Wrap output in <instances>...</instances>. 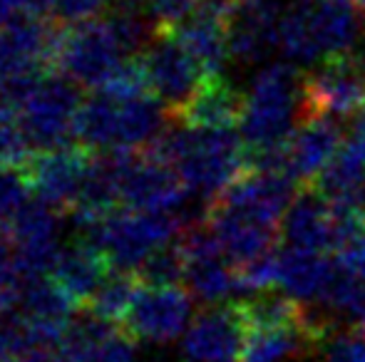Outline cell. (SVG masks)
<instances>
[{"instance_id":"1","label":"cell","mask_w":365,"mask_h":362,"mask_svg":"<svg viewBox=\"0 0 365 362\" xmlns=\"http://www.w3.org/2000/svg\"><path fill=\"white\" fill-rule=\"evenodd\" d=\"M167 115L159 97L149 95L140 60H130L105 87L82 102L77 139L102 154L152 149L167 132Z\"/></svg>"},{"instance_id":"2","label":"cell","mask_w":365,"mask_h":362,"mask_svg":"<svg viewBox=\"0 0 365 362\" xmlns=\"http://www.w3.org/2000/svg\"><path fill=\"white\" fill-rule=\"evenodd\" d=\"M167 159L187 183L197 201L212 203L249 169V149L234 129H209V127L182 124L167 129L152 147Z\"/></svg>"},{"instance_id":"3","label":"cell","mask_w":365,"mask_h":362,"mask_svg":"<svg viewBox=\"0 0 365 362\" xmlns=\"http://www.w3.org/2000/svg\"><path fill=\"white\" fill-rule=\"evenodd\" d=\"M303 122V80L293 63H271L251 80L239 129L246 149H271L289 142Z\"/></svg>"},{"instance_id":"4","label":"cell","mask_w":365,"mask_h":362,"mask_svg":"<svg viewBox=\"0 0 365 362\" xmlns=\"http://www.w3.org/2000/svg\"><path fill=\"white\" fill-rule=\"evenodd\" d=\"M5 105L13 112L28 149H60L77 137L82 102L73 80L40 73L10 90Z\"/></svg>"},{"instance_id":"5","label":"cell","mask_w":365,"mask_h":362,"mask_svg":"<svg viewBox=\"0 0 365 362\" xmlns=\"http://www.w3.org/2000/svg\"><path fill=\"white\" fill-rule=\"evenodd\" d=\"M361 38V18L346 3L293 0L279 25V50L298 65L351 53Z\"/></svg>"},{"instance_id":"6","label":"cell","mask_w":365,"mask_h":362,"mask_svg":"<svg viewBox=\"0 0 365 362\" xmlns=\"http://www.w3.org/2000/svg\"><path fill=\"white\" fill-rule=\"evenodd\" d=\"M82 241L92 243L117 271L135 273L157 248L174 241L184 228L177 213H149L135 208H112L90 221L77 223Z\"/></svg>"},{"instance_id":"7","label":"cell","mask_w":365,"mask_h":362,"mask_svg":"<svg viewBox=\"0 0 365 362\" xmlns=\"http://www.w3.org/2000/svg\"><path fill=\"white\" fill-rule=\"evenodd\" d=\"M117 191L127 208L149 213H177L189 206V188L179 171L152 149L112 154ZM184 223V221H182Z\"/></svg>"},{"instance_id":"8","label":"cell","mask_w":365,"mask_h":362,"mask_svg":"<svg viewBox=\"0 0 365 362\" xmlns=\"http://www.w3.org/2000/svg\"><path fill=\"white\" fill-rule=\"evenodd\" d=\"M132 55L122 45L110 20H90L73 25L68 33L60 35L55 63L68 80L82 87H105Z\"/></svg>"},{"instance_id":"9","label":"cell","mask_w":365,"mask_h":362,"mask_svg":"<svg viewBox=\"0 0 365 362\" xmlns=\"http://www.w3.org/2000/svg\"><path fill=\"white\" fill-rule=\"evenodd\" d=\"M365 110V60L353 53L326 58L303 80V119H348Z\"/></svg>"},{"instance_id":"10","label":"cell","mask_w":365,"mask_h":362,"mask_svg":"<svg viewBox=\"0 0 365 362\" xmlns=\"http://www.w3.org/2000/svg\"><path fill=\"white\" fill-rule=\"evenodd\" d=\"M140 63L145 68L152 95L159 97L174 117L192 102V97L207 80L204 70L172 30H162L152 40V45L142 53Z\"/></svg>"},{"instance_id":"11","label":"cell","mask_w":365,"mask_h":362,"mask_svg":"<svg viewBox=\"0 0 365 362\" xmlns=\"http://www.w3.org/2000/svg\"><path fill=\"white\" fill-rule=\"evenodd\" d=\"M60 35L40 18H20L0 28V97L43 73L55 60Z\"/></svg>"},{"instance_id":"12","label":"cell","mask_w":365,"mask_h":362,"mask_svg":"<svg viewBox=\"0 0 365 362\" xmlns=\"http://www.w3.org/2000/svg\"><path fill=\"white\" fill-rule=\"evenodd\" d=\"M92 159L75 147L35 151L33 159H25L23 174L35 198L45 201L58 211L73 213L82 198Z\"/></svg>"},{"instance_id":"13","label":"cell","mask_w":365,"mask_h":362,"mask_svg":"<svg viewBox=\"0 0 365 362\" xmlns=\"http://www.w3.org/2000/svg\"><path fill=\"white\" fill-rule=\"evenodd\" d=\"M192 310L194 300L189 290L179 285H157V288L142 285L122 328L135 340L169 343L187 333L192 323Z\"/></svg>"},{"instance_id":"14","label":"cell","mask_w":365,"mask_h":362,"mask_svg":"<svg viewBox=\"0 0 365 362\" xmlns=\"http://www.w3.org/2000/svg\"><path fill=\"white\" fill-rule=\"evenodd\" d=\"M8 223L15 256L30 278L55 271L65 246H60L58 208L48 206L40 198H30Z\"/></svg>"},{"instance_id":"15","label":"cell","mask_w":365,"mask_h":362,"mask_svg":"<svg viewBox=\"0 0 365 362\" xmlns=\"http://www.w3.org/2000/svg\"><path fill=\"white\" fill-rule=\"evenodd\" d=\"M246 338V320L239 303L209 305L194 315L182 340L187 362H239Z\"/></svg>"},{"instance_id":"16","label":"cell","mask_w":365,"mask_h":362,"mask_svg":"<svg viewBox=\"0 0 365 362\" xmlns=\"http://www.w3.org/2000/svg\"><path fill=\"white\" fill-rule=\"evenodd\" d=\"M281 0H234L229 15V55L239 65H256L279 48Z\"/></svg>"},{"instance_id":"17","label":"cell","mask_w":365,"mask_h":362,"mask_svg":"<svg viewBox=\"0 0 365 362\" xmlns=\"http://www.w3.org/2000/svg\"><path fill=\"white\" fill-rule=\"evenodd\" d=\"M207 223L224 248L231 266H244V263L276 251L279 226L254 216V213L226 206L221 201H212L207 211Z\"/></svg>"},{"instance_id":"18","label":"cell","mask_w":365,"mask_h":362,"mask_svg":"<svg viewBox=\"0 0 365 362\" xmlns=\"http://www.w3.org/2000/svg\"><path fill=\"white\" fill-rule=\"evenodd\" d=\"M343 147L338 119L306 117L286 142V174L296 183L311 186Z\"/></svg>"},{"instance_id":"19","label":"cell","mask_w":365,"mask_h":362,"mask_svg":"<svg viewBox=\"0 0 365 362\" xmlns=\"http://www.w3.org/2000/svg\"><path fill=\"white\" fill-rule=\"evenodd\" d=\"M281 233L286 246L326 253L336 248V208L321 191L306 186L286 208Z\"/></svg>"},{"instance_id":"20","label":"cell","mask_w":365,"mask_h":362,"mask_svg":"<svg viewBox=\"0 0 365 362\" xmlns=\"http://www.w3.org/2000/svg\"><path fill=\"white\" fill-rule=\"evenodd\" d=\"M60 348L70 362H135V338L87 310L73 320Z\"/></svg>"},{"instance_id":"21","label":"cell","mask_w":365,"mask_h":362,"mask_svg":"<svg viewBox=\"0 0 365 362\" xmlns=\"http://www.w3.org/2000/svg\"><path fill=\"white\" fill-rule=\"evenodd\" d=\"M338 261L326 253L286 246L279 251V288L308 305H321Z\"/></svg>"},{"instance_id":"22","label":"cell","mask_w":365,"mask_h":362,"mask_svg":"<svg viewBox=\"0 0 365 362\" xmlns=\"http://www.w3.org/2000/svg\"><path fill=\"white\" fill-rule=\"evenodd\" d=\"M244 112V97L221 75L207 78L197 95L177 115L182 124L209 127V129H234Z\"/></svg>"},{"instance_id":"23","label":"cell","mask_w":365,"mask_h":362,"mask_svg":"<svg viewBox=\"0 0 365 362\" xmlns=\"http://www.w3.org/2000/svg\"><path fill=\"white\" fill-rule=\"evenodd\" d=\"M68 295L80 305V310L92 300L105 278L110 275V261L97 251L92 243L80 241L75 246H65L58 258V266L50 273Z\"/></svg>"},{"instance_id":"24","label":"cell","mask_w":365,"mask_h":362,"mask_svg":"<svg viewBox=\"0 0 365 362\" xmlns=\"http://www.w3.org/2000/svg\"><path fill=\"white\" fill-rule=\"evenodd\" d=\"M140 290H142V283L135 273L117 271L115 268V273L107 275L105 283L97 288V293L92 295V300L82 310L107 320V323L122 325L127 320V315H130Z\"/></svg>"},{"instance_id":"25","label":"cell","mask_w":365,"mask_h":362,"mask_svg":"<svg viewBox=\"0 0 365 362\" xmlns=\"http://www.w3.org/2000/svg\"><path fill=\"white\" fill-rule=\"evenodd\" d=\"M23 313L33 318L60 320V323H73L80 305L68 295V290L48 275H35L28 280L23 293Z\"/></svg>"},{"instance_id":"26","label":"cell","mask_w":365,"mask_h":362,"mask_svg":"<svg viewBox=\"0 0 365 362\" xmlns=\"http://www.w3.org/2000/svg\"><path fill=\"white\" fill-rule=\"evenodd\" d=\"M142 285L147 288H157V285H179L184 280V256L182 248L167 243V246L157 248L152 256L145 258L140 268L135 271Z\"/></svg>"},{"instance_id":"27","label":"cell","mask_w":365,"mask_h":362,"mask_svg":"<svg viewBox=\"0 0 365 362\" xmlns=\"http://www.w3.org/2000/svg\"><path fill=\"white\" fill-rule=\"evenodd\" d=\"M316 362H365V333L333 330L316 350Z\"/></svg>"},{"instance_id":"28","label":"cell","mask_w":365,"mask_h":362,"mask_svg":"<svg viewBox=\"0 0 365 362\" xmlns=\"http://www.w3.org/2000/svg\"><path fill=\"white\" fill-rule=\"evenodd\" d=\"M152 20L162 30H174L197 10V0H145Z\"/></svg>"},{"instance_id":"29","label":"cell","mask_w":365,"mask_h":362,"mask_svg":"<svg viewBox=\"0 0 365 362\" xmlns=\"http://www.w3.org/2000/svg\"><path fill=\"white\" fill-rule=\"evenodd\" d=\"M110 8V0H55V15L70 25L97 20Z\"/></svg>"},{"instance_id":"30","label":"cell","mask_w":365,"mask_h":362,"mask_svg":"<svg viewBox=\"0 0 365 362\" xmlns=\"http://www.w3.org/2000/svg\"><path fill=\"white\" fill-rule=\"evenodd\" d=\"M18 362H70L65 355H58L55 348H33L25 355H20Z\"/></svg>"},{"instance_id":"31","label":"cell","mask_w":365,"mask_h":362,"mask_svg":"<svg viewBox=\"0 0 365 362\" xmlns=\"http://www.w3.org/2000/svg\"><path fill=\"white\" fill-rule=\"evenodd\" d=\"M0 362H18V360L10 358V355H5V353H0Z\"/></svg>"},{"instance_id":"32","label":"cell","mask_w":365,"mask_h":362,"mask_svg":"<svg viewBox=\"0 0 365 362\" xmlns=\"http://www.w3.org/2000/svg\"><path fill=\"white\" fill-rule=\"evenodd\" d=\"M328 3H346V5H351V3H356V0H328Z\"/></svg>"},{"instance_id":"33","label":"cell","mask_w":365,"mask_h":362,"mask_svg":"<svg viewBox=\"0 0 365 362\" xmlns=\"http://www.w3.org/2000/svg\"><path fill=\"white\" fill-rule=\"evenodd\" d=\"M358 330H361V333H365V323L361 325V328H358Z\"/></svg>"},{"instance_id":"34","label":"cell","mask_w":365,"mask_h":362,"mask_svg":"<svg viewBox=\"0 0 365 362\" xmlns=\"http://www.w3.org/2000/svg\"><path fill=\"white\" fill-rule=\"evenodd\" d=\"M140 3H145V0H140Z\"/></svg>"}]
</instances>
